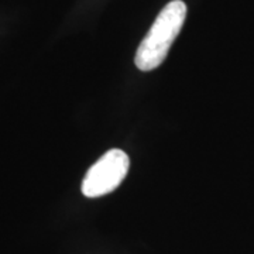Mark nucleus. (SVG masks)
Here are the masks:
<instances>
[{
    "label": "nucleus",
    "instance_id": "obj_2",
    "mask_svg": "<svg viewBox=\"0 0 254 254\" xmlns=\"http://www.w3.org/2000/svg\"><path fill=\"white\" fill-rule=\"evenodd\" d=\"M128 155L119 148L109 150L88 170L82 182L86 198H99L118 188L128 173Z\"/></svg>",
    "mask_w": 254,
    "mask_h": 254
},
{
    "label": "nucleus",
    "instance_id": "obj_1",
    "mask_svg": "<svg viewBox=\"0 0 254 254\" xmlns=\"http://www.w3.org/2000/svg\"><path fill=\"white\" fill-rule=\"evenodd\" d=\"M187 17V4L182 0H173L157 16L147 36L137 48L134 64L140 71L158 68L178 37Z\"/></svg>",
    "mask_w": 254,
    "mask_h": 254
}]
</instances>
